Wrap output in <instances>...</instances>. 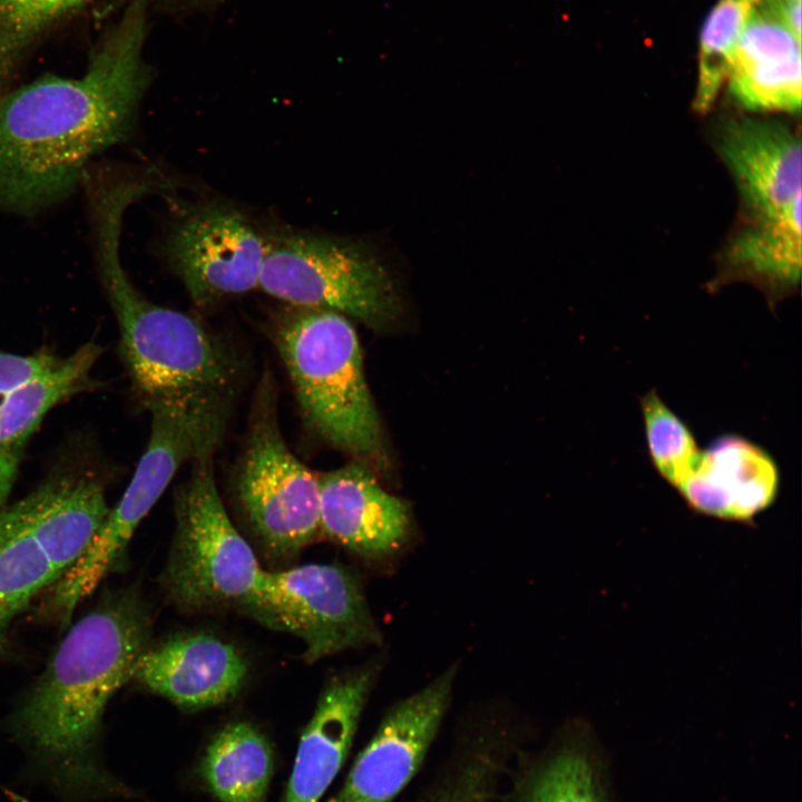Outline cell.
<instances>
[{"instance_id": "cell-1", "label": "cell", "mask_w": 802, "mask_h": 802, "mask_svg": "<svg viewBox=\"0 0 802 802\" xmlns=\"http://www.w3.org/2000/svg\"><path fill=\"white\" fill-rule=\"evenodd\" d=\"M146 16L133 1L79 78L46 75L0 98V211L36 216L67 199L85 169L128 140L150 82Z\"/></svg>"}, {"instance_id": "cell-2", "label": "cell", "mask_w": 802, "mask_h": 802, "mask_svg": "<svg viewBox=\"0 0 802 802\" xmlns=\"http://www.w3.org/2000/svg\"><path fill=\"white\" fill-rule=\"evenodd\" d=\"M150 617L134 590L105 596L78 619L21 700L12 727L69 796L115 790L96 745L105 708L148 647Z\"/></svg>"}, {"instance_id": "cell-3", "label": "cell", "mask_w": 802, "mask_h": 802, "mask_svg": "<svg viewBox=\"0 0 802 802\" xmlns=\"http://www.w3.org/2000/svg\"><path fill=\"white\" fill-rule=\"evenodd\" d=\"M97 274L119 327V350L133 390L147 408L173 399L232 402L239 364L231 349L196 316L146 299L120 261L126 209L147 194L136 176L92 168L80 185Z\"/></svg>"}, {"instance_id": "cell-4", "label": "cell", "mask_w": 802, "mask_h": 802, "mask_svg": "<svg viewBox=\"0 0 802 802\" xmlns=\"http://www.w3.org/2000/svg\"><path fill=\"white\" fill-rule=\"evenodd\" d=\"M109 509L102 476L82 460L59 462L30 493L0 507V647L14 619L82 555Z\"/></svg>"}, {"instance_id": "cell-5", "label": "cell", "mask_w": 802, "mask_h": 802, "mask_svg": "<svg viewBox=\"0 0 802 802\" xmlns=\"http://www.w3.org/2000/svg\"><path fill=\"white\" fill-rule=\"evenodd\" d=\"M273 340L309 428L355 460L383 467L380 419L349 319L290 306L276 321Z\"/></svg>"}, {"instance_id": "cell-6", "label": "cell", "mask_w": 802, "mask_h": 802, "mask_svg": "<svg viewBox=\"0 0 802 802\" xmlns=\"http://www.w3.org/2000/svg\"><path fill=\"white\" fill-rule=\"evenodd\" d=\"M232 403L173 399L150 404V434L136 471L86 550L53 586L49 613L68 620L77 605L120 563L136 528L186 462L215 454Z\"/></svg>"}, {"instance_id": "cell-7", "label": "cell", "mask_w": 802, "mask_h": 802, "mask_svg": "<svg viewBox=\"0 0 802 802\" xmlns=\"http://www.w3.org/2000/svg\"><path fill=\"white\" fill-rule=\"evenodd\" d=\"M175 495L176 530L163 584L185 610L245 605L265 569L232 522L214 476V454L193 460Z\"/></svg>"}, {"instance_id": "cell-8", "label": "cell", "mask_w": 802, "mask_h": 802, "mask_svg": "<svg viewBox=\"0 0 802 802\" xmlns=\"http://www.w3.org/2000/svg\"><path fill=\"white\" fill-rule=\"evenodd\" d=\"M258 286L290 306L331 311L371 326L400 311L393 281L364 244L288 227L267 229Z\"/></svg>"}, {"instance_id": "cell-9", "label": "cell", "mask_w": 802, "mask_h": 802, "mask_svg": "<svg viewBox=\"0 0 802 802\" xmlns=\"http://www.w3.org/2000/svg\"><path fill=\"white\" fill-rule=\"evenodd\" d=\"M234 496L251 532L273 558L294 557L321 536L317 473L285 442L268 371L254 394Z\"/></svg>"}, {"instance_id": "cell-10", "label": "cell", "mask_w": 802, "mask_h": 802, "mask_svg": "<svg viewBox=\"0 0 802 802\" xmlns=\"http://www.w3.org/2000/svg\"><path fill=\"white\" fill-rule=\"evenodd\" d=\"M243 609L266 626L299 637L309 663L382 643L356 573L336 564L265 570Z\"/></svg>"}, {"instance_id": "cell-11", "label": "cell", "mask_w": 802, "mask_h": 802, "mask_svg": "<svg viewBox=\"0 0 802 802\" xmlns=\"http://www.w3.org/2000/svg\"><path fill=\"white\" fill-rule=\"evenodd\" d=\"M266 243L246 213L211 199L179 206L162 251L193 303L207 309L258 286Z\"/></svg>"}, {"instance_id": "cell-12", "label": "cell", "mask_w": 802, "mask_h": 802, "mask_svg": "<svg viewBox=\"0 0 802 802\" xmlns=\"http://www.w3.org/2000/svg\"><path fill=\"white\" fill-rule=\"evenodd\" d=\"M456 667L393 704L330 802H392L417 775L450 704Z\"/></svg>"}, {"instance_id": "cell-13", "label": "cell", "mask_w": 802, "mask_h": 802, "mask_svg": "<svg viewBox=\"0 0 802 802\" xmlns=\"http://www.w3.org/2000/svg\"><path fill=\"white\" fill-rule=\"evenodd\" d=\"M780 485L771 453L747 438L727 433L700 449L674 489L697 515L750 524L775 502Z\"/></svg>"}, {"instance_id": "cell-14", "label": "cell", "mask_w": 802, "mask_h": 802, "mask_svg": "<svg viewBox=\"0 0 802 802\" xmlns=\"http://www.w3.org/2000/svg\"><path fill=\"white\" fill-rule=\"evenodd\" d=\"M248 662L232 643L206 633L170 636L140 655L131 679L177 706L197 711L233 700Z\"/></svg>"}, {"instance_id": "cell-15", "label": "cell", "mask_w": 802, "mask_h": 802, "mask_svg": "<svg viewBox=\"0 0 802 802\" xmlns=\"http://www.w3.org/2000/svg\"><path fill=\"white\" fill-rule=\"evenodd\" d=\"M321 536L358 556L381 559L399 550L410 530V511L385 491L370 466L354 460L317 473Z\"/></svg>"}, {"instance_id": "cell-16", "label": "cell", "mask_w": 802, "mask_h": 802, "mask_svg": "<svg viewBox=\"0 0 802 802\" xmlns=\"http://www.w3.org/2000/svg\"><path fill=\"white\" fill-rule=\"evenodd\" d=\"M381 661L333 677L303 730L283 802H317L350 752Z\"/></svg>"}, {"instance_id": "cell-17", "label": "cell", "mask_w": 802, "mask_h": 802, "mask_svg": "<svg viewBox=\"0 0 802 802\" xmlns=\"http://www.w3.org/2000/svg\"><path fill=\"white\" fill-rule=\"evenodd\" d=\"M716 146L752 218L776 214L801 196V141L784 124L728 118Z\"/></svg>"}, {"instance_id": "cell-18", "label": "cell", "mask_w": 802, "mask_h": 802, "mask_svg": "<svg viewBox=\"0 0 802 802\" xmlns=\"http://www.w3.org/2000/svg\"><path fill=\"white\" fill-rule=\"evenodd\" d=\"M727 77L733 96L750 110L801 107V40L766 9H754L737 40Z\"/></svg>"}, {"instance_id": "cell-19", "label": "cell", "mask_w": 802, "mask_h": 802, "mask_svg": "<svg viewBox=\"0 0 802 802\" xmlns=\"http://www.w3.org/2000/svg\"><path fill=\"white\" fill-rule=\"evenodd\" d=\"M100 354L98 344L87 342L0 402V507L7 503L27 442L45 415L63 400L100 385L91 375Z\"/></svg>"}, {"instance_id": "cell-20", "label": "cell", "mask_w": 802, "mask_h": 802, "mask_svg": "<svg viewBox=\"0 0 802 802\" xmlns=\"http://www.w3.org/2000/svg\"><path fill=\"white\" fill-rule=\"evenodd\" d=\"M518 776L514 802H612L588 725L571 722Z\"/></svg>"}, {"instance_id": "cell-21", "label": "cell", "mask_w": 802, "mask_h": 802, "mask_svg": "<svg viewBox=\"0 0 802 802\" xmlns=\"http://www.w3.org/2000/svg\"><path fill=\"white\" fill-rule=\"evenodd\" d=\"M728 281L759 286L771 304L798 287L801 276V196L783 211L760 217L741 229L725 251Z\"/></svg>"}, {"instance_id": "cell-22", "label": "cell", "mask_w": 802, "mask_h": 802, "mask_svg": "<svg viewBox=\"0 0 802 802\" xmlns=\"http://www.w3.org/2000/svg\"><path fill=\"white\" fill-rule=\"evenodd\" d=\"M273 769L265 736L253 724L236 722L208 743L198 773L217 802H265Z\"/></svg>"}, {"instance_id": "cell-23", "label": "cell", "mask_w": 802, "mask_h": 802, "mask_svg": "<svg viewBox=\"0 0 802 802\" xmlns=\"http://www.w3.org/2000/svg\"><path fill=\"white\" fill-rule=\"evenodd\" d=\"M510 749L499 731L470 739L415 802H498Z\"/></svg>"}, {"instance_id": "cell-24", "label": "cell", "mask_w": 802, "mask_h": 802, "mask_svg": "<svg viewBox=\"0 0 802 802\" xmlns=\"http://www.w3.org/2000/svg\"><path fill=\"white\" fill-rule=\"evenodd\" d=\"M84 1L0 0V98L39 37Z\"/></svg>"}, {"instance_id": "cell-25", "label": "cell", "mask_w": 802, "mask_h": 802, "mask_svg": "<svg viewBox=\"0 0 802 802\" xmlns=\"http://www.w3.org/2000/svg\"><path fill=\"white\" fill-rule=\"evenodd\" d=\"M754 8L750 0H720L706 18L701 35L697 109L706 110L715 99Z\"/></svg>"}, {"instance_id": "cell-26", "label": "cell", "mask_w": 802, "mask_h": 802, "mask_svg": "<svg viewBox=\"0 0 802 802\" xmlns=\"http://www.w3.org/2000/svg\"><path fill=\"white\" fill-rule=\"evenodd\" d=\"M639 407L651 463L659 477L674 488L700 451L696 439L656 389L640 398Z\"/></svg>"}, {"instance_id": "cell-27", "label": "cell", "mask_w": 802, "mask_h": 802, "mask_svg": "<svg viewBox=\"0 0 802 802\" xmlns=\"http://www.w3.org/2000/svg\"><path fill=\"white\" fill-rule=\"evenodd\" d=\"M60 359L47 349L28 355L0 349V402L20 385L52 368Z\"/></svg>"}, {"instance_id": "cell-28", "label": "cell", "mask_w": 802, "mask_h": 802, "mask_svg": "<svg viewBox=\"0 0 802 802\" xmlns=\"http://www.w3.org/2000/svg\"><path fill=\"white\" fill-rule=\"evenodd\" d=\"M765 1V0H764Z\"/></svg>"}]
</instances>
